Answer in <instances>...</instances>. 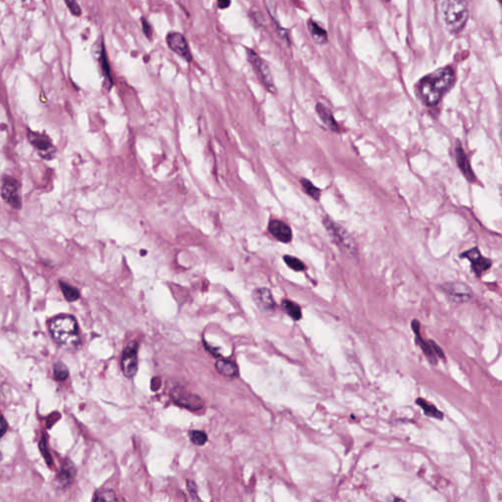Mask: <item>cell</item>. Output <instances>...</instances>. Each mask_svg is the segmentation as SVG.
<instances>
[{
    "instance_id": "6da1fadb",
    "label": "cell",
    "mask_w": 502,
    "mask_h": 502,
    "mask_svg": "<svg viewBox=\"0 0 502 502\" xmlns=\"http://www.w3.org/2000/svg\"><path fill=\"white\" fill-rule=\"evenodd\" d=\"M455 82V73L445 66L427 75L418 83L420 95L428 106L436 105Z\"/></svg>"
},
{
    "instance_id": "7a4b0ae2",
    "label": "cell",
    "mask_w": 502,
    "mask_h": 502,
    "mask_svg": "<svg viewBox=\"0 0 502 502\" xmlns=\"http://www.w3.org/2000/svg\"><path fill=\"white\" fill-rule=\"evenodd\" d=\"M53 340L65 348H75L80 344L77 320L71 315H61L53 318L49 325Z\"/></svg>"
},
{
    "instance_id": "3957f363",
    "label": "cell",
    "mask_w": 502,
    "mask_h": 502,
    "mask_svg": "<svg viewBox=\"0 0 502 502\" xmlns=\"http://www.w3.org/2000/svg\"><path fill=\"white\" fill-rule=\"evenodd\" d=\"M441 18L448 33L452 35L460 34L469 19L467 0H443Z\"/></svg>"
},
{
    "instance_id": "277c9868",
    "label": "cell",
    "mask_w": 502,
    "mask_h": 502,
    "mask_svg": "<svg viewBox=\"0 0 502 502\" xmlns=\"http://www.w3.org/2000/svg\"><path fill=\"white\" fill-rule=\"evenodd\" d=\"M247 60L253 68L256 76L261 80L268 91L276 93V86L269 65L251 48H246Z\"/></svg>"
},
{
    "instance_id": "5b68a950",
    "label": "cell",
    "mask_w": 502,
    "mask_h": 502,
    "mask_svg": "<svg viewBox=\"0 0 502 502\" xmlns=\"http://www.w3.org/2000/svg\"><path fill=\"white\" fill-rule=\"evenodd\" d=\"M324 225L328 230L329 233L333 236V238L341 245L348 253L351 255H355L357 253V245L354 239L350 236L343 227L335 223L329 218L324 219Z\"/></svg>"
},
{
    "instance_id": "8992f818",
    "label": "cell",
    "mask_w": 502,
    "mask_h": 502,
    "mask_svg": "<svg viewBox=\"0 0 502 502\" xmlns=\"http://www.w3.org/2000/svg\"><path fill=\"white\" fill-rule=\"evenodd\" d=\"M138 350L139 345L137 342H131L123 351L121 367L123 374L126 378L132 379L135 377L138 371L139 362H138Z\"/></svg>"
},
{
    "instance_id": "52a82bcc",
    "label": "cell",
    "mask_w": 502,
    "mask_h": 502,
    "mask_svg": "<svg viewBox=\"0 0 502 502\" xmlns=\"http://www.w3.org/2000/svg\"><path fill=\"white\" fill-rule=\"evenodd\" d=\"M20 189V184L16 179L10 176H6L3 179L1 186L2 197L14 209H20L22 206Z\"/></svg>"
},
{
    "instance_id": "ba28073f",
    "label": "cell",
    "mask_w": 502,
    "mask_h": 502,
    "mask_svg": "<svg viewBox=\"0 0 502 502\" xmlns=\"http://www.w3.org/2000/svg\"><path fill=\"white\" fill-rule=\"evenodd\" d=\"M412 329L414 334L416 335V344L423 350L426 357L429 359L430 363L435 364L437 357L444 358L443 351L441 350V348L436 346V344H434L431 341L426 342L425 340H423L420 334V323L417 320H414L412 322Z\"/></svg>"
},
{
    "instance_id": "9c48e42d",
    "label": "cell",
    "mask_w": 502,
    "mask_h": 502,
    "mask_svg": "<svg viewBox=\"0 0 502 502\" xmlns=\"http://www.w3.org/2000/svg\"><path fill=\"white\" fill-rule=\"evenodd\" d=\"M166 42L168 47L173 52H175L188 62L193 61V54L190 49V45L183 34L178 32H171L166 37Z\"/></svg>"
},
{
    "instance_id": "30bf717a",
    "label": "cell",
    "mask_w": 502,
    "mask_h": 502,
    "mask_svg": "<svg viewBox=\"0 0 502 502\" xmlns=\"http://www.w3.org/2000/svg\"><path fill=\"white\" fill-rule=\"evenodd\" d=\"M441 289L447 297L455 303H465L472 298V289L463 283L451 282L441 286Z\"/></svg>"
},
{
    "instance_id": "8fae6325",
    "label": "cell",
    "mask_w": 502,
    "mask_h": 502,
    "mask_svg": "<svg viewBox=\"0 0 502 502\" xmlns=\"http://www.w3.org/2000/svg\"><path fill=\"white\" fill-rule=\"evenodd\" d=\"M28 139L42 158L49 160L55 156L56 148L53 146L51 141L47 136L30 131L28 134Z\"/></svg>"
},
{
    "instance_id": "7c38bea8",
    "label": "cell",
    "mask_w": 502,
    "mask_h": 502,
    "mask_svg": "<svg viewBox=\"0 0 502 502\" xmlns=\"http://www.w3.org/2000/svg\"><path fill=\"white\" fill-rule=\"evenodd\" d=\"M461 257L467 258L472 263V268L477 276H481L483 273L489 270L492 266V261L488 258L482 256L480 250L475 247L461 254Z\"/></svg>"
},
{
    "instance_id": "4fadbf2b",
    "label": "cell",
    "mask_w": 502,
    "mask_h": 502,
    "mask_svg": "<svg viewBox=\"0 0 502 502\" xmlns=\"http://www.w3.org/2000/svg\"><path fill=\"white\" fill-rule=\"evenodd\" d=\"M172 397L176 403L179 405L193 409V410H198L201 409L203 406L202 399L194 394L187 393L186 391H181L179 389H176L172 393Z\"/></svg>"
},
{
    "instance_id": "5bb4252c",
    "label": "cell",
    "mask_w": 502,
    "mask_h": 502,
    "mask_svg": "<svg viewBox=\"0 0 502 502\" xmlns=\"http://www.w3.org/2000/svg\"><path fill=\"white\" fill-rule=\"evenodd\" d=\"M268 230L271 234L279 241L287 243L292 238V232L290 228L280 220H272L269 223Z\"/></svg>"
},
{
    "instance_id": "9a60e30c",
    "label": "cell",
    "mask_w": 502,
    "mask_h": 502,
    "mask_svg": "<svg viewBox=\"0 0 502 502\" xmlns=\"http://www.w3.org/2000/svg\"><path fill=\"white\" fill-rule=\"evenodd\" d=\"M76 476V468L72 462L68 461L63 465L60 472L57 474L55 478V483L60 488L69 487Z\"/></svg>"
},
{
    "instance_id": "2e32d148",
    "label": "cell",
    "mask_w": 502,
    "mask_h": 502,
    "mask_svg": "<svg viewBox=\"0 0 502 502\" xmlns=\"http://www.w3.org/2000/svg\"><path fill=\"white\" fill-rule=\"evenodd\" d=\"M253 299L257 306L263 311H271L276 306L272 292L268 288L256 289L253 292Z\"/></svg>"
},
{
    "instance_id": "e0dca14e",
    "label": "cell",
    "mask_w": 502,
    "mask_h": 502,
    "mask_svg": "<svg viewBox=\"0 0 502 502\" xmlns=\"http://www.w3.org/2000/svg\"><path fill=\"white\" fill-rule=\"evenodd\" d=\"M455 157H456V160H457L458 167L460 168L462 174L466 177L467 180L473 182L475 180V175L473 173V170L471 168L469 160H468L467 156H466L465 152H464L463 148L461 146H459V145L455 149Z\"/></svg>"
},
{
    "instance_id": "ac0fdd59",
    "label": "cell",
    "mask_w": 502,
    "mask_h": 502,
    "mask_svg": "<svg viewBox=\"0 0 502 502\" xmlns=\"http://www.w3.org/2000/svg\"><path fill=\"white\" fill-rule=\"evenodd\" d=\"M308 31H309L310 36L312 37L313 40L318 43V44H326L329 41V36L327 31L319 25L318 22L314 20H310L308 22Z\"/></svg>"
},
{
    "instance_id": "d6986e66",
    "label": "cell",
    "mask_w": 502,
    "mask_h": 502,
    "mask_svg": "<svg viewBox=\"0 0 502 502\" xmlns=\"http://www.w3.org/2000/svg\"><path fill=\"white\" fill-rule=\"evenodd\" d=\"M316 111H317L318 115L320 117V119L323 121V123L330 130H332L334 132H338L339 131V126H338L335 118L333 116V114H332V112L330 111L329 108H327L322 103H317V105H316Z\"/></svg>"
},
{
    "instance_id": "ffe728a7",
    "label": "cell",
    "mask_w": 502,
    "mask_h": 502,
    "mask_svg": "<svg viewBox=\"0 0 502 502\" xmlns=\"http://www.w3.org/2000/svg\"><path fill=\"white\" fill-rule=\"evenodd\" d=\"M215 367L217 371L228 378H234L238 376V368L236 364L231 360H219L216 362Z\"/></svg>"
},
{
    "instance_id": "44dd1931",
    "label": "cell",
    "mask_w": 502,
    "mask_h": 502,
    "mask_svg": "<svg viewBox=\"0 0 502 502\" xmlns=\"http://www.w3.org/2000/svg\"><path fill=\"white\" fill-rule=\"evenodd\" d=\"M106 55L107 54H106V51H105V48H104L103 41H101L100 53H99V63H100V67H101V72H102L103 76H104L106 81H107V83H108V86L111 87V85L113 84V79H112V76H111L110 65H109L108 58H107Z\"/></svg>"
},
{
    "instance_id": "7402d4cb",
    "label": "cell",
    "mask_w": 502,
    "mask_h": 502,
    "mask_svg": "<svg viewBox=\"0 0 502 502\" xmlns=\"http://www.w3.org/2000/svg\"><path fill=\"white\" fill-rule=\"evenodd\" d=\"M416 403L423 409V411L425 412L427 416H430V417H432V418H435V419H442L443 418L442 412H440L439 410H437L434 405L429 403L425 399L418 398L416 400Z\"/></svg>"
},
{
    "instance_id": "603a6c76",
    "label": "cell",
    "mask_w": 502,
    "mask_h": 502,
    "mask_svg": "<svg viewBox=\"0 0 502 502\" xmlns=\"http://www.w3.org/2000/svg\"><path fill=\"white\" fill-rule=\"evenodd\" d=\"M59 286H60V288H61V290L64 294V297L66 298L67 301L74 302L79 298V291L73 286L67 284L66 282H62V281L59 282Z\"/></svg>"
},
{
    "instance_id": "cb8c5ba5",
    "label": "cell",
    "mask_w": 502,
    "mask_h": 502,
    "mask_svg": "<svg viewBox=\"0 0 502 502\" xmlns=\"http://www.w3.org/2000/svg\"><path fill=\"white\" fill-rule=\"evenodd\" d=\"M282 307L294 321H298L301 319L302 313L301 308L299 307L298 304L289 300H284L282 302Z\"/></svg>"
},
{
    "instance_id": "d4e9b609",
    "label": "cell",
    "mask_w": 502,
    "mask_h": 502,
    "mask_svg": "<svg viewBox=\"0 0 502 502\" xmlns=\"http://www.w3.org/2000/svg\"><path fill=\"white\" fill-rule=\"evenodd\" d=\"M93 502H117L116 495L110 490H101L94 494Z\"/></svg>"
},
{
    "instance_id": "484cf974",
    "label": "cell",
    "mask_w": 502,
    "mask_h": 502,
    "mask_svg": "<svg viewBox=\"0 0 502 502\" xmlns=\"http://www.w3.org/2000/svg\"><path fill=\"white\" fill-rule=\"evenodd\" d=\"M189 436H190V439L191 441L193 442V444L195 445H204L206 442H207V434L202 431V430H192L189 431Z\"/></svg>"
},
{
    "instance_id": "4316f807",
    "label": "cell",
    "mask_w": 502,
    "mask_h": 502,
    "mask_svg": "<svg viewBox=\"0 0 502 502\" xmlns=\"http://www.w3.org/2000/svg\"><path fill=\"white\" fill-rule=\"evenodd\" d=\"M53 373H54V378L57 381H64L69 376V371H68L67 367L62 362H57L54 364Z\"/></svg>"
},
{
    "instance_id": "83f0119b",
    "label": "cell",
    "mask_w": 502,
    "mask_h": 502,
    "mask_svg": "<svg viewBox=\"0 0 502 502\" xmlns=\"http://www.w3.org/2000/svg\"><path fill=\"white\" fill-rule=\"evenodd\" d=\"M301 186H302L303 190L305 191V193L310 195L312 198H314L316 200H318L320 198L321 192L310 181L306 180V179H302L301 180Z\"/></svg>"
},
{
    "instance_id": "f1b7e54d",
    "label": "cell",
    "mask_w": 502,
    "mask_h": 502,
    "mask_svg": "<svg viewBox=\"0 0 502 502\" xmlns=\"http://www.w3.org/2000/svg\"><path fill=\"white\" fill-rule=\"evenodd\" d=\"M284 260L286 262V264L292 270L297 271H303L305 269V266L304 264L302 263V261H300L298 258H295L293 256H290V255H286L284 257Z\"/></svg>"
},
{
    "instance_id": "f546056e",
    "label": "cell",
    "mask_w": 502,
    "mask_h": 502,
    "mask_svg": "<svg viewBox=\"0 0 502 502\" xmlns=\"http://www.w3.org/2000/svg\"><path fill=\"white\" fill-rule=\"evenodd\" d=\"M69 10L71 11V13L75 16H80L81 14V10H80V7L79 5L77 4V1L76 0H65Z\"/></svg>"
},
{
    "instance_id": "4dcf8cb0",
    "label": "cell",
    "mask_w": 502,
    "mask_h": 502,
    "mask_svg": "<svg viewBox=\"0 0 502 502\" xmlns=\"http://www.w3.org/2000/svg\"><path fill=\"white\" fill-rule=\"evenodd\" d=\"M142 27H143V31L144 36L147 39H151V38H152V28L149 25L148 21L145 18H143V17L142 18Z\"/></svg>"
},
{
    "instance_id": "1f68e13d",
    "label": "cell",
    "mask_w": 502,
    "mask_h": 502,
    "mask_svg": "<svg viewBox=\"0 0 502 502\" xmlns=\"http://www.w3.org/2000/svg\"><path fill=\"white\" fill-rule=\"evenodd\" d=\"M39 449H40V451H41V454H42V455H43V457L45 458L46 462L50 465L51 462H52V459H51V456H50V455H49V453H48V450H47V446H46V442H45L44 437H42V440L39 442Z\"/></svg>"
},
{
    "instance_id": "d6a6232c",
    "label": "cell",
    "mask_w": 502,
    "mask_h": 502,
    "mask_svg": "<svg viewBox=\"0 0 502 502\" xmlns=\"http://www.w3.org/2000/svg\"><path fill=\"white\" fill-rule=\"evenodd\" d=\"M265 5L267 7V10L269 12L272 18L276 21V6L273 0H265Z\"/></svg>"
},
{
    "instance_id": "836d02e7",
    "label": "cell",
    "mask_w": 502,
    "mask_h": 502,
    "mask_svg": "<svg viewBox=\"0 0 502 502\" xmlns=\"http://www.w3.org/2000/svg\"><path fill=\"white\" fill-rule=\"evenodd\" d=\"M251 18L254 20V23L255 24H258V25H263L264 23V17L262 16V14L259 12V11H254L252 14H251Z\"/></svg>"
},
{
    "instance_id": "e575fe53",
    "label": "cell",
    "mask_w": 502,
    "mask_h": 502,
    "mask_svg": "<svg viewBox=\"0 0 502 502\" xmlns=\"http://www.w3.org/2000/svg\"><path fill=\"white\" fill-rule=\"evenodd\" d=\"M7 428H8V424L5 420V418L2 415H0V437H2L5 434Z\"/></svg>"
},
{
    "instance_id": "d590c367",
    "label": "cell",
    "mask_w": 502,
    "mask_h": 502,
    "mask_svg": "<svg viewBox=\"0 0 502 502\" xmlns=\"http://www.w3.org/2000/svg\"><path fill=\"white\" fill-rule=\"evenodd\" d=\"M232 3V0H217V4H218V7L219 9L221 10H224V9H227L230 7Z\"/></svg>"
},
{
    "instance_id": "8d00e7d4",
    "label": "cell",
    "mask_w": 502,
    "mask_h": 502,
    "mask_svg": "<svg viewBox=\"0 0 502 502\" xmlns=\"http://www.w3.org/2000/svg\"><path fill=\"white\" fill-rule=\"evenodd\" d=\"M384 1H386V2H389L390 0H384Z\"/></svg>"
},
{
    "instance_id": "74e56055",
    "label": "cell",
    "mask_w": 502,
    "mask_h": 502,
    "mask_svg": "<svg viewBox=\"0 0 502 502\" xmlns=\"http://www.w3.org/2000/svg\"><path fill=\"white\" fill-rule=\"evenodd\" d=\"M0 458H1V453H0Z\"/></svg>"
}]
</instances>
